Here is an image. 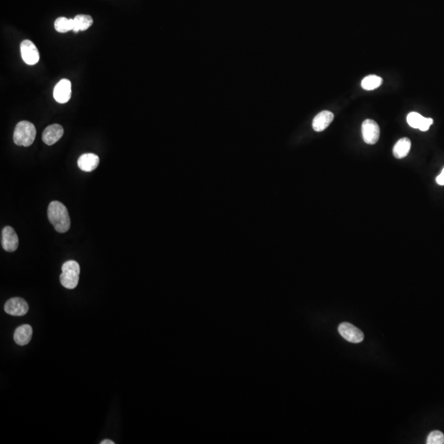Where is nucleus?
<instances>
[{"instance_id":"nucleus-20","label":"nucleus","mask_w":444,"mask_h":444,"mask_svg":"<svg viewBox=\"0 0 444 444\" xmlns=\"http://www.w3.org/2000/svg\"><path fill=\"white\" fill-rule=\"evenodd\" d=\"M436 182L439 185L444 186V168L442 170L441 174L437 177Z\"/></svg>"},{"instance_id":"nucleus-19","label":"nucleus","mask_w":444,"mask_h":444,"mask_svg":"<svg viewBox=\"0 0 444 444\" xmlns=\"http://www.w3.org/2000/svg\"><path fill=\"white\" fill-rule=\"evenodd\" d=\"M427 444H444V434L440 431H433L429 434L427 438Z\"/></svg>"},{"instance_id":"nucleus-4","label":"nucleus","mask_w":444,"mask_h":444,"mask_svg":"<svg viewBox=\"0 0 444 444\" xmlns=\"http://www.w3.org/2000/svg\"><path fill=\"white\" fill-rule=\"evenodd\" d=\"M338 332L345 340L352 343H360L365 338L362 331L349 322H341L338 327Z\"/></svg>"},{"instance_id":"nucleus-15","label":"nucleus","mask_w":444,"mask_h":444,"mask_svg":"<svg viewBox=\"0 0 444 444\" xmlns=\"http://www.w3.org/2000/svg\"><path fill=\"white\" fill-rule=\"evenodd\" d=\"M412 147V142L407 138L400 139L393 147V155L396 158L401 159L408 155Z\"/></svg>"},{"instance_id":"nucleus-3","label":"nucleus","mask_w":444,"mask_h":444,"mask_svg":"<svg viewBox=\"0 0 444 444\" xmlns=\"http://www.w3.org/2000/svg\"><path fill=\"white\" fill-rule=\"evenodd\" d=\"M80 266L76 261L69 260L62 266V274L60 275V282L63 287L73 290L76 288L79 281Z\"/></svg>"},{"instance_id":"nucleus-8","label":"nucleus","mask_w":444,"mask_h":444,"mask_svg":"<svg viewBox=\"0 0 444 444\" xmlns=\"http://www.w3.org/2000/svg\"><path fill=\"white\" fill-rule=\"evenodd\" d=\"M1 244L3 249L9 253L16 251L18 248V237L11 226H6L2 230Z\"/></svg>"},{"instance_id":"nucleus-7","label":"nucleus","mask_w":444,"mask_h":444,"mask_svg":"<svg viewBox=\"0 0 444 444\" xmlns=\"http://www.w3.org/2000/svg\"><path fill=\"white\" fill-rule=\"evenodd\" d=\"M4 310L12 316H23L28 313L29 306L28 302L22 298L14 297L6 302Z\"/></svg>"},{"instance_id":"nucleus-14","label":"nucleus","mask_w":444,"mask_h":444,"mask_svg":"<svg viewBox=\"0 0 444 444\" xmlns=\"http://www.w3.org/2000/svg\"><path fill=\"white\" fill-rule=\"evenodd\" d=\"M31 337L32 328L30 325H22L17 327L14 333V341L19 346H25L30 342Z\"/></svg>"},{"instance_id":"nucleus-18","label":"nucleus","mask_w":444,"mask_h":444,"mask_svg":"<svg viewBox=\"0 0 444 444\" xmlns=\"http://www.w3.org/2000/svg\"><path fill=\"white\" fill-rule=\"evenodd\" d=\"M55 28L58 32L60 33H66L74 30V18L68 19L64 16H60L55 20Z\"/></svg>"},{"instance_id":"nucleus-12","label":"nucleus","mask_w":444,"mask_h":444,"mask_svg":"<svg viewBox=\"0 0 444 444\" xmlns=\"http://www.w3.org/2000/svg\"><path fill=\"white\" fill-rule=\"evenodd\" d=\"M100 163L99 156L93 153H86L81 155L78 161L77 166L82 171L92 172L98 167Z\"/></svg>"},{"instance_id":"nucleus-5","label":"nucleus","mask_w":444,"mask_h":444,"mask_svg":"<svg viewBox=\"0 0 444 444\" xmlns=\"http://www.w3.org/2000/svg\"><path fill=\"white\" fill-rule=\"evenodd\" d=\"M363 138L367 144H375L379 141L380 128L378 123L372 120H366L362 123Z\"/></svg>"},{"instance_id":"nucleus-2","label":"nucleus","mask_w":444,"mask_h":444,"mask_svg":"<svg viewBox=\"0 0 444 444\" xmlns=\"http://www.w3.org/2000/svg\"><path fill=\"white\" fill-rule=\"evenodd\" d=\"M36 136L35 125L28 121H21L16 124L14 130V143L17 146L29 147L35 141Z\"/></svg>"},{"instance_id":"nucleus-10","label":"nucleus","mask_w":444,"mask_h":444,"mask_svg":"<svg viewBox=\"0 0 444 444\" xmlns=\"http://www.w3.org/2000/svg\"><path fill=\"white\" fill-rule=\"evenodd\" d=\"M406 120L412 128L420 129V131L423 132L429 130V127L433 123V119L423 117L422 115L416 112L410 113L406 117Z\"/></svg>"},{"instance_id":"nucleus-16","label":"nucleus","mask_w":444,"mask_h":444,"mask_svg":"<svg viewBox=\"0 0 444 444\" xmlns=\"http://www.w3.org/2000/svg\"><path fill=\"white\" fill-rule=\"evenodd\" d=\"M93 24V19L89 15L80 14L74 18V31L78 32L80 31L88 30Z\"/></svg>"},{"instance_id":"nucleus-9","label":"nucleus","mask_w":444,"mask_h":444,"mask_svg":"<svg viewBox=\"0 0 444 444\" xmlns=\"http://www.w3.org/2000/svg\"><path fill=\"white\" fill-rule=\"evenodd\" d=\"M54 98L58 103H67L71 98V82L68 79L60 80L54 89Z\"/></svg>"},{"instance_id":"nucleus-13","label":"nucleus","mask_w":444,"mask_h":444,"mask_svg":"<svg viewBox=\"0 0 444 444\" xmlns=\"http://www.w3.org/2000/svg\"><path fill=\"white\" fill-rule=\"evenodd\" d=\"M334 120V115L331 111L323 110L315 116L313 120V128L314 131L322 132L325 130Z\"/></svg>"},{"instance_id":"nucleus-21","label":"nucleus","mask_w":444,"mask_h":444,"mask_svg":"<svg viewBox=\"0 0 444 444\" xmlns=\"http://www.w3.org/2000/svg\"><path fill=\"white\" fill-rule=\"evenodd\" d=\"M101 444H115V442L111 441V440H108V439H106L104 441L101 442Z\"/></svg>"},{"instance_id":"nucleus-17","label":"nucleus","mask_w":444,"mask_h":444,"mask_svg":"<svg viewBox=\"0 0 444 444\" xmlns=\"http://www.w3.org/2000/svg\"><path fill=\"white\" fill-rule=\"evenodd\" d=\"M383 83V78L376 75L365 77L361 82V87L366 91H372L379 88Z\"/></svg>"},{"instance_id":"nucleus-11","label":"nucleus","mask_w":444,"mask_h":444,"mask_svg":"<svg viewBox=\"0 0 444 444\" xmlns=\"http://www.w3.org/2000/svg\"><path fill=\"white\" fill-rule=\"evenodd\" d=\"M63 135V128L60 124H52L47 127L42 134V140L46 144L51 146L60 140Z\"/></svg>"},{"instance_id":"nucleus-1","label":"nucleus","mask_w":444,"mask_h":444,"mask_svg":"<svg viewBox=\"0 0 444 444\" xmlns=\"http://www.w3.org/2000/svg\"><path fill=\"white\" fill-rule=\"evenodd\" d=\"M48 219L59 233H65L70 228L68 209L62 202L53 201L48 207Z\"/></svg>"},{"instance_id":"nucleus-6","label":"nucleus","mask_w":444,"mask_h":444,"mask_svg":"<svg viewBox=\"0 0 444 444\" xmlns=\"http://www.w3.org/2000/svg\"><path fill=\"white\" fill-rule=\"evenodd\" d=\"M21 54L25 63L28 65H35L40 60V54L32 41L25 40L21 44Z\"/></svg>"}]
</instances>
